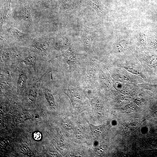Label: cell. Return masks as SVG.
Wrapping results in <instances>:
<instances>
[{
  "instance_id": "cell-1",
  "label": "cell",
  "mask_w": 157,
  "mask_h": 157,
  "mask_svg": "<svg viewBox=\"0 0 157 157\" xmlns=\"http://www.w3.org/2000/svg\"><path fill=\"white\" fill-rule=\"evenodd\" d=\"M95 36V33L91 28L85 27L82 36V39L85 48L89 50L90 48Z\"/></svg>"
},
{
  "instance_id": "cell-2",
  "label": "cell",
  "mask_w": 157,
  "mask_h": 157,
  "mask_svg": "<svg viewBox=\"0 0 157 157\" xmlns=\"http://www.w3.org/2000/svg\"><path fill=\"white\" fill-rule=\"evenodd\" d=\"M61 56H63L64 60L69 65L70 67H74L76 66V60L75 53L74 50L69 48Z\"/></svg>"
},
{
  "instance_id": "cell-3",
  "label": "cell",
  "mask_w": 157,
  "mask_h": 157,
  "mask_svg": "<svg viewBox=\"0 0 157 157\" xmlns=\"http://www.w3.org/2000/svg\"><path fill=\"white\" fill-rule=\"evenodd\" d=\"M86 1L88 4L101 14H104L108 10V8L103 5L99 0Z\"/></svg>"
},
{
  "instance_id": "cell-4",
  "label": "cell",
  "mask_w": 157,
  "mask_h": 157,
  "mask_svg": "<svg viewBox=\"0 0 157 157\" xmlns=\"http://www.w3.org/2000/svg\"><path fill=\"white\" fill-rule=\"evenodd\" d=\"M22 62L27 65H30L34 68H35L36 58L34 56H29L22 60Z\"/></svg>"
},
{
  "instance_id": "cell-5",
  "label": "cell",
  "mask_w": 157,
  "mask_h": 157,
  "mask_svg": "<svg viewBox=\"0 0 157 157\" xmlns=\"http://www.w3.org/2000/svg\"><path fill=\"white\" fill-rule=\"evenodd\" d=\"M26 79V76L24 75H19L17 85L18 88H20L25 86Z\"/></svg>"
},
{
  "instance_id": "cell-6",
  "label": "cell",
  "mask_w": 157,
  "mask_h": 157,
  "mask_svg": "<svg viewBox=\"0 0 157 157\" xmlns=\"http://www.w3.org/2000/svg\"><path fill=\"white\" fill-rule=\"evenodd\" d=\"M147 64L150 67H153L157 65V57L153 56L148 59L147 62Z\"/></svg>"
},
{
  "instance_id": "cell-7",
  "label": "cell",
  "mask_w": 157,
  "mask_h": 157,
  "mask_svg": "<svg viewBox=\"0 0 157 157\" xmlns=\"http://www.w3.org/2000/svg\"><path fill=\"white\" fill-rule=\"evenodd\" d=\"M36 47L43 53H45L46 52V46L44 44L41 42H38L36 44Z\"/></svg>"
},
{
  "instance_id": "cell-8",
  "label": "cell",
  "mask_w": 157,
  "mask_h": 157,
  "mask_svg": "<svg viewBox=\"0 0 157 157\" xmlns=\"http://www.w3.org/2000/svg\"><path fill=\"white\" fill-rule=\"evenodd\" d=\"M34 138L36 140H39L41 138V135L39 132H35L34 134Z\"/></svg>"
},
{
  "instance_id": "cell-9",
  "label": "cell",
  "mask_w": 157,
  "mask_h": 157,
  "mask_svg": "<svg viewBox=\"0 0 157 157\" xmlns=\"http://www.w3.org/2000/svg\"><path fill=\"white\" fill-rule=\"evenodd\" d=\"M127 69L131 72H132V73L136 74L137 73V71H136L135 70H134V69L131 68H128L127 67Z\"/></svg>"
}]
</instances>
